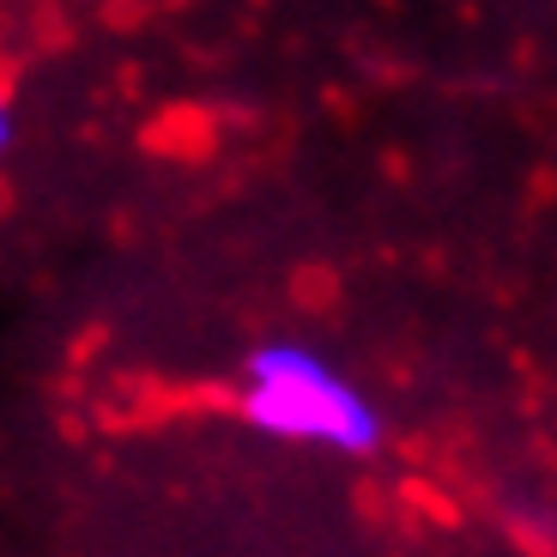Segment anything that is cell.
Segmentation results:
<instances>
[{"label": "cell", "mask_w": 557, "mask_h": 557, "mask_svg": "<svg viewBox=\"0 0 557 557\" xmlns=\"http://www.w3.org/2000/svg\"><path fill=\"white\" fill-rule=\"evenodd\" d=\"M7 146H13V110H7V98H0V158H7Z\"/></svg>", "instance_id": "7a4b0ae2"}, {"label": "cell", "mask_w": 557, "mask_h": 557, "mask_svg": "<svg viewBox=\"0 0 557 557\" xmlns=\"http://www.w3.org/2000/svg\"><path fill=\"white\" fill-rule=\"evenodd\" d=\"M243 418L278 443H315L339 455H370L382 443V418L334 363L309 346H261L243 382Z\"/></svg>", "instance_id": "6da1fadb"}]
</instances>
